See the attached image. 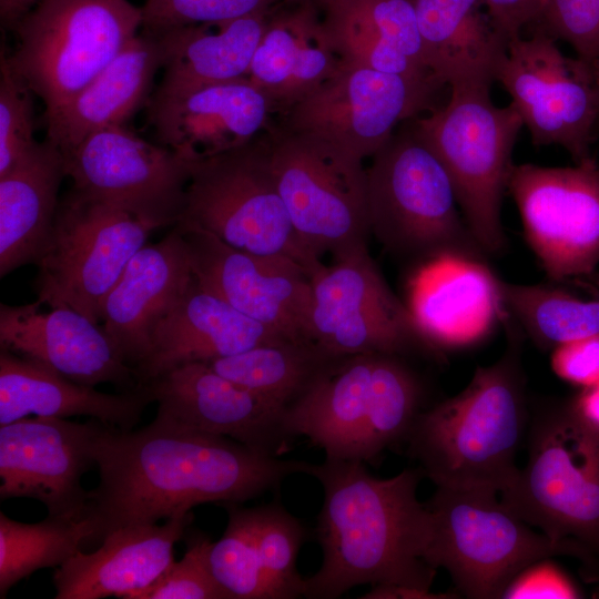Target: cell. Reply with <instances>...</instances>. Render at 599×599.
<instances>
[{"instance_id": "obj_33", "label": "cell", "mask_w": 599, "mask_h": 599, "mask_svg": "<svg viewBox=\"0 0 599 599\" xmlns=\"http://www.w3.org/2000/svg\"><path fill=\"white\" fill-rule=\"evenodd\" d=\"M268 13L150 33L156 37L163 55L164 73L158 88L184 89L247 78Z\"/></svg>"}, {"instance_id": "obj_3", "label": "cell", "mask_w": 599, "mask_h": 599, "mask_svg": "<svg viewBox=\"0 0 599 599\" xmlns=\"http://www.w3.org/2000/svg\"><path fill=\"white\" fill-rule=\"evenodd\" d=\"M502 356L476 368L457 395L420 413L406 441L436 487L500 494L518 474L516 455L529 425L521 334L511 327Z\"/></svg>"}, {"instance_id": "obj_24", "label": "cell", "mask_w": 599, "mask_h": 599, "mask_svg": "<svg viewBox=\"0 0 599 599\" xmlns=\"http://www.w3.org/2000/svg\"><path fill=\"white\" fill-rule=\"evenodd\" d=\"M193 281L187 250L175 226L134 254L105 297L101 319L125 364L134 369L146 357L155 327Z\"/></svg>"}, {"instance_id": "obj_43", "label": "cell", "mask_w": 599, "mask_h": 599, "mask_svg": "<svg viewBox=\"0 0 599 599\" xmlns=\"http://www.w3.org/2000/svg\"><path fill=\"white\" fill-rule=\"evenodd\" d=\"M550 366L562 380L583 388L599 384V334L552 348Z\"/></svg>"}, {"instance_id": "obj_7", "label": "cell", "mask_w": 599, "mask_h": 599, "mask_svg": "<svg viewBox=\"0 0 599 599\" xmlns=\"http://www.w3.org/2000/svg\"><path fill=\"white\" fill-rule=\"evenodd\" d=\"M270 170L300 238L321 256L367 245L363 158L315 133L273 122L262 134Z\"/></svg>"}, {"instance_id": "obj_16", "label": "cell", "mask_w": 599, "mask_h": 599, "mask_svg": "<svg viewBox=\"0 0 599 599\" xmlns=\"http://www.w3.org/2000/svg\"><path fill=\"white\" fill-rule=\"evenodd\" d=\"M64 159L67 175L80 193L154 230L179 222L192 162L169 148L145 141L124 125L111 126L88 135Z\"/></svg>"}, {"instance_id": "obj_47", "label": "cell", "mask_w": 599, "mask_h": 599, "mask_svg": "<svg viewBox=\"0 0 599 599\" xmlns=\"http://www.w3.org/2000/svg\"><path fill=\"white\" fill-rule=\"evenodd\" d=\"M39 0H0L1 22L6 27L14 28L18 21L32 8Z\"/></svg>"}, {"instance_id": "obj_8", "label": "cell", "mask_w": 599, "mask_h": 599, "mask_svg": "<svg viewBox=\"0 0 599 599\" xmlns=\"http://www.w3.org/2000/svg\"><path fill=\"white\" fill-rule=\"evenodd\" d=\"M366 171L370 234L386 248L425 258L445 251L486 255L446 169L412 122L394 132Z\"/></svg>"}, {"instance_id": "obj_28", "label": "cell", "mask_w": 599, "mask_h": 599, "mask_svg": "<svg viewBox=\"0 0 599 599\" xmlns=\"http://www.w3.org/2000/svg\"><path fill=\"white\" fill-rule=\"evenodd\" d=\"M151 403V393L144 385L116 394L102 393L0 348V425L30 415L89 416L129 430L138 425Z\"/></svg>"}, {"instance_id": "obj_21", "label": "cell", "mask_w": 599, "mask_h": 599, "mask_svg": "<svg viewBox=\"0 0 599 599\" xmlns=\"http://www.w3.org/2000/svg\"><path fill=\"white\" fill-rule=\"evenodd\" d=\"M501 284L484 256L445 251L414 272L405 305L422 342L465 349L486 341L510 316Z\"/></svg>"}, {"instance_id": "obj_14", "label": "cell", "mask_w": 599, "mask_h": 599, "mask_svg": "<svg viewBox=\"0 0 599 599\" xmlns=\"http://www.w3.org/2000/svg\"><path fill=\"white\" fill-rule=\"evenodd\" d=\"M508 192L525 238L554 281L591 275L599 264V165H514Z\"/></svg>"}, {"instance_id": "obj_5", "label": "cell", "mask_w": 599, "mask_h": 599, "mask_svg": "<svg viewBox=\"0 0 599 599\" xmlns=\"http://www.w3.org/2000/svg\"><path fill=\"white\" fill-rule=\"evenodd\" d=\"M490 85H450L448 102L412 124L446 169L473 236L485 254H497L506 247L501 204L524 123L511 104H494Z\"/></svg>"}, {"instance_id": "obj_38", "label": "cell", "mask_w": 599, "mask_h": 599, "mask_svg": "<svg viewBox=\"0 0 599 599\" xmlns=\"http://www.w3.org/2000/svg\"><path fill=\"white\" fill-rule=\"evenodd\" d=\"M260 558L274 599L303 597L304 578L296 568L305 530L281 505L256 507Z\"/></svg>"}, {"instance_id": "obj_49", "label": "cell", "mask_w": 599, "mask_h": 599, "mask_svg": "<svg viewBox=\"0 0 599 599\" xmlns=\"http://www.w3.org/2000/svg\"><path fill=\"white\" fill-rule=\"evenodd\" d=\"M598 129H599V124H598Z\"/></svg>"}, {"instance_id": "obj_40", "label": "cell", "mask_w": 599, "mask_h": 599, "mask_svg": "<svg viewBox=\"0 0 599 599\" xmlns=\"http://www.w3.org/2000/svg\"><path fill=\"white\" fill-rule=\"evenodd\" d=\"M32 91L13 72L6 53L0 59V177L38 143L33 132Z\"/></svg>"}, {"instance_id": "obj_32", "label": "cell", "mask_w": 599, "mask_h": 599, "mask_svg": "<svg viewBox=\"0 0 599 599\" xmlns=\"http://www.w3.org/2000/svg\"><path fill=\"white\" fill-rule=\"evenodd\" d=\"M423 41L426 67L441 87L495 81L508 40L484 0H412Z\"/></svg>"}, {"instance_id": "obj_9", "label": "cell", "mask_w": 599, "mask_h": 599, "mask_svg": "<svg viewBox=\"0 0 599 599\" xmlns=\"http://www.w3.org/2000/svg\"><path fill=\"white\" fill-rule=\"evenodd\" d=\"M427 561L471 599H498L525 568L572 550L530 526L486 489L436 487Z\"/></svg>"}, {"instance_id": "obj_36", "label": "cell", "mask_w": 599, "mask_h": 599, "mask_svg": "<svg viewBox=\"0 0 599 599\" xmlns=\"http://www.w3.org/2000/svg\"><path fill=\"white\" fill-rule=\"evenodd\" d=\"M510 317L544 348L599 334V300H582L545 285H520L502 281Z\"/></svg>"}, {"instance_id": "obj_11", "label": "cell", "mask_w": 599, "mask_h": 599, "mask_svg": "<svg viewBox=\"0 0 599 599\" xmlns=\"http://www.w3.org/2000/svg\"><path fill=\"white\" fill-rule=\"evenodd\" d=\"M177 223L203 229L242 251L290 258L309 277L323 265L292 224L262 134L237 149L192 162Z\"/></svg>"}, {"instance_id": "obj_34", "label": "cell", "mask_w": 599, "mask_h": 599, "mask_svg": "<svg viewBox=\"0 0 599 599\" xmlns=\"http://www.w3.org/2000/svg\"><path fill=\"white\" fill-rule=\"evenodd\" d=\"M94 516L80 519L47 516L34 524L0 512V598L20 580L44 568H58L82 548L101 541Z\"/></svg>"}, {"instance_id": "obj_26", "label": "cell", "mask_w": 599, "mask_h": 599, "mask_svg": "<svg viewBox=\"0 0 599 599\" xmlns=\"http://www.w3.org/2000/svg\"><path fill=\"white\" fill-rule=\"evenodd\" d=\"M284 341L274 329L202 287L194 277L155 327L149 354L133 370L141 386L185 363L210 362Z\"/></svg>"}, {"instance_id": "obj_10", "label": "cell", "mask_w": 599, "mask_h": 599, "mask_svg": "<svg viewBox=\"0 0 599 599\" xmlns=\"http://www.w3.org/2000/svg\"><path fill=\"white\" fill-rule=\"evenodd\" d=\"M528 458L499 494L524 521L557 541H599V432L570 406L539 409L528 425Z\"/></svg>"}, {"instance_id": "obj_19", "label": "cell", "mask_w": 599, "mask_h": 599, "mask_svg": "<svg viewBox=\"0 0 599 599\" xmlns=\"http://www.w3.org/2000/svg\"><path fill=\"white\" fill-rule=\"evenodd\" d=\"M174 226L202 287L287 341L309 344L312 285L304 267L286 257L235 248L193 225Z\"/></svg>"}, {"instance_id": "obj_44", "label": "cell", "mask_w": 599, "mask_h": 599, "mask_svg": "<svg viewBox=\"0 0 599 599\" xmlns=\"http://www.w3.org/2000/svg\"><path fill=\"white\" fill-rule=\"evenodd\" d=\"M579 592L566 573L549 559L534 562L517 575L502 598H578Z\"/></svg>"}, {"instance_id": "obj_30", "label": "cell", "mask_w": 599, "mask_h": 599, "mask_svg": "<svg viewBox=\"0 0 599 599\" xmlns=\"http://www.w3.org/2000/svg\"><path fill=\"white\" fill-rule=\"evenodd\" d=\"M162 65V49L156 37L146 32L138 34L45 122L47 138L65 155L91 133L124 125L148 104L153 79Z\"/></svg>"}, {"instance_id": "obj_48", "label": "cell", "mask_w": 599, "mask_h": 599, "mask_svg": "<svg viewBox=\"0 0 599 599\" xmlns=\"http://www.w3.org/2000/svg\"><path fill=\"white\" fill-rule=\"evenodd\" d=\"M336 0H283L286 3H311L318 7L321 10L329 6Z\"/></svg>"}, {"instance_id": "obj_6", "label": "cell", "mask_w": 599, "mask_h": 599, "mask_svg": "<svg viewBox=\"0 0 599 599\" xmlns=\"http://www.w3.org/2000/svg\"><path fill=\"white\" fill-rule=\"evenodd\" d=\"M142 9L128 0H39L13 28L6 54L44 103V120L84 89L138 35Z\"/></svg>"}, {"instance_id": "obj_42", "label": "cell", "mask_w": 599, "mask_h": 599, "mask_svg": "<svg viewBox=\"0 0 599 599\" xmlns=\"http://www.w3.org/2000/svg\"><path fill=\"white\" fill-rule=\"evenodd\" d=\"M539 19L544 32L567 42L577 57L599 62V0H546Z\"/></svg>"}, {"instance_id": "obj_13", "label": "cell", "mask_w": 599, "mask_h": 599, "mask_svg": "<svg viewBox=\"0 0 599 599\" xmlns=\"http://www.w3.org/2000/svg\"><path fill=\"white\" fill-rule=\"evenodd\" d=\"M534 145H559L575 163L590 158L599 124V62L565 55L544 31L508 40L496 72Z\"/></svg>"}, {"instance_id": "obj_27", "label": "cell", "mask_w": 599, "mask_h": 599, "mask_svg": "<svg viewBox=\"0 0 599 599\" xmlns=\"http://www.w3.org/2000/svg\"><path fill=\"white\" fill-rule=\"evenodd\" d=\"M322 12L311 3L282 1L267 14L247 79L264 93L273 113H285L343 62Z\"/></svg>"}, {"instance_id": "obj_4", "label": "cell", "mask_w": 599, "mask_h": 599, "mask_svg": "<svg viewBox=\"0 0 599 599\" xmlns=\"http://www.w3.org/2000/svg\"><path fill=\"white\" fill-rule=\"evenodd\" d=\"M415 373L393 354L339 359L286 408L294 437L304 436L325 459L370 461L406 441L422 410Z\"/></svg>"}, {"instance_id": "obj_2", "label": "cell", "mask_w": 599, "mask_h": 599, "mask_svg": "<svg viewBox=\"0 0 599 599\" xmlns=\"http://www.w3.org/2000/svg\"><path fill=\"white\" fill-rule=\"evenodd\" d=\"M307 474L324 493L316 525L323 560L304 578L303 597L334 599L367 583L430 592L433 517L417 497L419 468L377 478L362 461L325 459Z\"/></svg>"}, {"instance_id": "obj_37", "label": "cell", "mask_w": 599, "mask_h": 599, "mask_svg": "<svg viewBox=\"0 0 599 599\" xmlns=\"http://www.w3.org/2000/svg\"><path fill=\"white\" fill-rule=\"evenodd\" d=\"M225 506L226 528L206 550L213 578L229 599H274L258 552L256 507Z\"/></svg>"}, {"instance_id": "obj_41", "label": "cell", "mask_w": 599, "mask_h": 599, "mask_svg": "<svg viewBox=\"0 0 599 599\" xmlns=\"http://www.w3.org/2000/svg\"><path fill=\"white\" fill-rule=\"evenodd\" d=\"M210 541L202 532L190 534L183 558L174 560L158 579L131 599H229L207 566Z\"/></svg>"}, {"instance_id": "obj_46", "label": "cell", "mask_w": 599, "mask_h": 599, "mask_svg": "<svg viewBox=\"0 0 599 599\" xmlns=\"http://www.w3.org/2000/svg\"><path fill=\"white\" fill-rule=\"evenodd\" d=\"M570 407L582 422L599 432V384L586 387Z\"/></svg>"}, {"instance_id": "obj_29", "label": "cell", "mask_w": 599, "mask_h": 599, "mask_svg": "<svg viewBox=\"0 0 599 599\" xmlns=\"http://www.w3.org/2000/svg\"><path fill=\"white\" fill-rule=\"evenodd\" d=\"M322 11L344 61L440 88L425 63L412 0H336Z\"/></svg>"}, {"instance_id": "obj_1", "label": "cell", "mask_w": 599, "mask_h": 599, "mask_svg": "<svg viewBox=\"0 0 599 599\" xmlns=\"http://www.w3.org/2000/svg\"><path fill=\"white\" fill-rule=\"evenodd\" d=\"M95 465L99 484L89 490V512L103 539L122 526L156 524L201 504L244 502L290 475L307 474L312 464L153 419L136 430L106 425Z\"/></svg>"}, {"instance_id": "obj_18", "label": "cell", "mask_w": 599, "mask_h": 599, "mask_svg": "<svg viewBox=\"0 0 599 599\" xmlns=\"http://www.w3.org/2000/svg\"><path fill=\"white\" fill-rule=\"evenodd\" d=\"M106 424L58 417H23L0 425V498H31L48 516L80 519L89 512L82 476L95 465Z\"/></svg>"}, {"instance_id": "obj_31", "label": "cell", "mask_w": 599, "mask_h": 599, "mask_svg": "<svg viewBox=\"0 0 599 599\" xmlns=\"http://www.w3.org/2000/svg\"><path fill=\"white\" fill-rule=\"evenodd\" d=\"M67 175L65 159L49 138L0 177V277L35 264L50 241Z\"/></svg>"}, {"instance_id": "obj_35", "label": "cell", "mask_w": 599, "mask_h": 599, "mask_svg": "<svg viewBox=\"0 0 599 599\" xmlns=\"http://www.w3.org/2000/svg\"><path fill=\"white\" fill-rule=\"evenodd\" d=\"M339 359L311 344L284 341L207 363L222 376L287 408Z\"/></svg>"}, {"instance_id": "obj_39", "label": "cell", "mask_w": 599, "mask_h": 599, "mask_svg": "<svg viewBox=\"0 0 599 599\" xmlns=\"http://www.w3.org/2000/svg\"><path fill=\"white\" fill-rule=\"evenodd\" d=\"M283 0H145L142 27L148 33L201 23H220L267 13Z\"/></svg>"}, {"instance_id": "obj_12", "label": "cell", "mask_w": 599, "mask_h": 599, "mask_svg": "<svg viewBox=\"0 0 599 599\" xmlns=\"http://www.w3.org/2000/svg\"><path fill=\"white\" fill-rule=\"evenodd\" d=\"M152 231L132 214L72 187L59 202L50 241L37 263V301L101 323L105 297Z\"/></svg>"}, {"instance_id": "obj_22", "label": "cell", "mask_w": 599, "mask_h": 599, "mask_svg": "<svg viewBox=\"0 0 599 599\" xmlns=\"http://www.w3.org/2000/svg\"><path fill=\"white\" fill-rule=\"evenodd\" d=\"M148 120L159 143L190 162L237 149L272 124L268 100L247 78L201 87L156 88Z\"/></svg>"}, {"instance_id": "obj_45", "label": "cell", "mask_w": 599, "mask_h": 599, "mask_svg": "<svg viewBox=\"0 0 599 599\" xmlns=\"http://www.w3.org/2000/svg\"><path fill=\"white\" fill-rule=\"evenodd\" d=\"M546 0H484L488 14L507 40L520 35L521 29L538 20Z\"/></svg>"}, {"instance_id": "obj_17", "label": "cell", "mask_w": 599, "mask_h": 599, "mask_svg": "<svg viewBox=\"0 0 599 599\" xmlns=\"http://www.w3.org/2000/svg\"><path fill=\"white\" fill-rule=\"evenodd\" d=\"M435 83L344 61L308 95L278 115L280 124L329 139L361 158L373 156L400 122L425 110Z\"/></svg>"}, {"instance_id": "obj_20", "label": "cell", "mask_w": 599, "mask_h": 599, "mask_svg": "<svg viewBox=\"0 0 599 599\" xmlns=\"http://www.w3.org/2000/svg\"><path fill=\"white\" fill-rule=\"evenodd\" d=\"M144 386L158 403V422L227 437L275 457L295 438L285 407L222 376L207 362L175 366Z\"/></svg>"}, {"instance_id": "obj_23", "label": "cell", "mask_w": 599, "mask_h": 599, "mask_svg": "<svg viewBox=\"0 0 599 599\" xmlns=\"http://www.w3.org/2000/svg\"><path fill=\"white\" fill-rule=\"evenodd\" d=\"M35 301L0 304V348L79 384L109 383L120 392L139 387L134 370L116 353L101 325L69 307L42 311Z\"/></svg>"}, {"instance_id": "obj_25", "label": "cell", "mask_w": 599, "mask_h": 599, "mask_svg": "<svg viewBox=\"0 0 599 599\" xmlns=\"http://www.w3.org/2000/svg\"><path fill=\"white\" fill-rule=\"evenodd\" d=\"M193 520L175 516L163 525H128L109 531L92 552L75 554L55 568V599H131L174 561V546Z\"/></svg>"}, {"instance_id": "obj_15", "label": "cell", "mask_w": 599, "mask_h": 599, "mask_svg": "<svg viewBox=\"0 0 599 599\" xmlns=\"http://www.w3.org/2000/svg\"><path fill=\"white\" fill-rule=\"evenodd\" d=\"M322 265L312 276L307 342L333 358L400 355L420 341L410 314L389 290L367 245Z\"/></svg>"}]
</instances>
